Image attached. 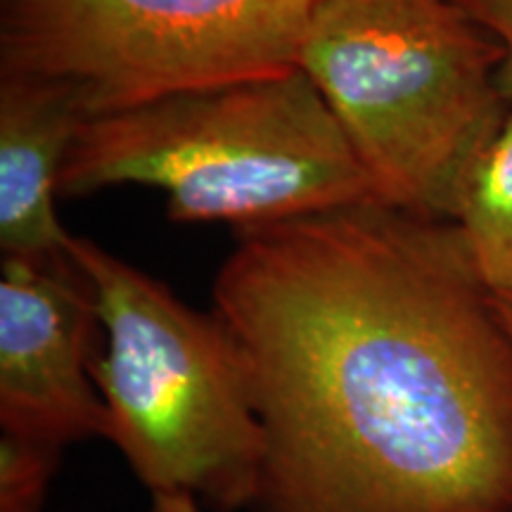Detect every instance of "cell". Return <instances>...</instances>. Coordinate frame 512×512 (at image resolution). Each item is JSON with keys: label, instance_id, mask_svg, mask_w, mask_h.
I'll use <instances>...</instances> for the list:
<instances>
[{"label": "cell", "instance_id": "cell-1", "mask_svg": "<svg viewBox=\"0 0 512 512\" xmlns=\"http://www.w3.org/2000/svg\"><path fill=\"white\" fill-rule=\"evenodd\" d=\"M214 311L266 453L252 512H512V335L453 221L238 228Z\"/></svg>", "mask_w": 512, "mask_h": 512}, {"label": "cell", "instance_id": "cell-2", "mask_svg": "<svg viewBox=\"0 0 512 512\" xmlns=\"http://www.w3.org/2000/svg\"><path fill=\"white\" fill-rule=\"evenodd\" d=\"M503 48L453 0H318L297 67L366 171L377 202L456 221L510 105Z\"/></svg>", "mask_w": 512, "mask_h": 512}, {"label": "cell", "instance_id": "cell-3", "mask_svg": "<svg viewBox=\"0 0 512 512\" xmlns=\"http://www.w3.org/2000/svg\"><path fill=\"white\" fill-rule=\"evenodd\" d=\"M114 185L162 190L176 223L233 230L377 202L299 67L88 119L62 166L60 197Z\"/></svg>", "mask_w": 512, "mask_h": 512}, {"label": "cell", "instance_id": "cell-4", "mask_svg": "<svg viewBox=\"0 0 512 512\" xmlns=\"http://www.w3.org/2000/svg\"><path fill=\"white\" fill-rule=\"evenodd\" d=\"M64 249L98 299L105 439L150 512H252L266 441L226 323L91 238L72 235Z\"/></svg>", "mask_w": 512, "mask_h": 512}, {"label": "cell", "instance_id": "cell-5", "mask_svg": "<svg viewBox=\"0 0 512 512\" xmlns=\"http://www.w3.org/2000/svg\"><path fill=\"white\" fill-rule=\"evenodd\" d=\"M318 0H0V76L86 119L297 69Z\"/></svg>", "mask_w": 512, "mask_h": 512}, {"label": "cell", "instance_id": "cell-6", "mask_svg": "<svg viewBox=\"0 0 512 512\" xmlns=\"http://www.w3.org/2000/svg\"><path fill=\"white\" fill-rule=\"evenodd\" d=\"M98 299L67 254L0 264V434L57 451L105 439Z\"/></svg>", "mask_w": 512, "mask_h": 512}, {"label": "cell", "instance_id": "cell-7", "mask_svg": "<svg viewBox=\"0 0 512 512\" xmlns=\"http://www.w3.org/2000/svg\"><path fill=\"white\" fill-rule=\"evenodd\" d=\"M86 114L53 83L0 76V249L15 259L64 254L60 223L62 166Z\"/></svg>", "mask_w": 512, "mask_h": 512}, {"label": "cell", "instance_id": "cell-8", "mask_svg": "<svg viewBox=\"0 0 512 512\" xmlns=\"http://www.w3.org/2000/svg\"><path fill=\"white\" fill-rule=\"evenodd\" d=\"M453 223L482 283L496 297H512V107L479 159Z\"/></svg>", "mask_w": 512, "mask_h": 512}, {"label": "cell", "instance_id": "cell-9", "mask_svg": "<svg viewBox=\"0 0 512 512\" xmlns=\"http://www.w3.org/2000/svg\"><path fill=\"white\" fill-rule=\"evenodd\" d=\"M62 451L0 434V512H43Z\"/></svg>", "mask_w": 512, "mask_h": 512}, {"label": "cell", "instance_id": "cell-10", "mask_svg": "<svg viewBox=\"0 0 512 512\" xmlns=\"http://www.w3.org/2000/svg\"><path fill=\"white\" fill-rule=\"evenodd\" d=\"M479 27H484L501 43L503 62L498 69V86L512 107V0H453Z\"/></svg>", "mask_w": 512, "mask_h": 512}, {"label": "cell", "instance_id": "cell-11", "mask_svg": "<svg viewBox=\"0 0 512 512\" xmlns=\"http://www.w3.org/2000/svg\"><path fill=\"white\" fill-rule=\"evenodd\" d=\"M496 302H498V309H501L505 325H508V330L512 335V297H496Z\"/></svg>", "mask_w": 512, "mask_h": 512}]
</instances>
